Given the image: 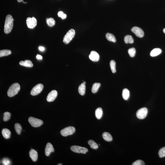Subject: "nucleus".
<instances>
[{"label":"nucleus","instance_id":"obj_1","mask_svg":"<svg viewBox=\"0 0 165 165\" xmlns=\"http://www.w3.org/2000/svg\"><path fill=\"white\" fill-rule=\"evenodd\" d=\"M13 20L14 19L11 15H8L6 17L4 27V32L5 33H9L11 31L13 27Z\"/></svg>","mask_w":165,"mask_h":165},{"label":"nucleus","instance_id":"obj_2","mask_svg":"<svg viewBox=\"0 0 165 165\" xmlns=\"http://www.w3.org/2000/svg\"><path fill=\"white\" fill-rule=\"evenodd\" d=\"M20 86L18 83H15L10 87L7 91V95L9 97H12L16 95L19 91Z\"/></svg>","mask_w":165,"mask_h":165},{"label":"nucleus","instance_id":"obj_3","mask_svg":"<svg viewBox=\"0 0 165 165\" xmlns=\"http://www.w3.org/2000/svg\"><path fill=\"white\" fill-rule=\"evenodd\" d=\"M75 33V31L73 29H71L68 31L64 37L63 42L65 44L69 43L74 37Z\"/></svg>","mask_w":165,"mask_h":165},{"label":"nucleus","instance_id":"obj_4","mask_svg":"<svg viewBox=\"0 0 165 165\" xmlns=\"http://www.w3.org/2000/svg\"><path fill=\"white\" fill-rule=\"evenodd\" d=\"M75 132V128L72 126H69L64 128L61 131L60 133L62 136L66 137L73 134Z\"/></svg>","mask_w":165,"mask_h":165},{"label":"nucleus","instance_id":"obj_5","mask_svg":"<svg viewBox=\"0 0 165 165\" xmlns=\"http://www.w3.org/2000/svg\"><path fill=\"white\" fill-rule=\"evenodd\" d=\"M28 121L32 126L34 127H40L43 123V122L41 120L33 117H29Z\"/></svg>","mask_w":165,"mask_h":165},{"label":"nucleus","instance_id":"obj_6","mask_svg":"<svg viewBox=\"0 0 165 165\" xmlns=\"http://www.w3.org/2000/svg\"><path fill=\"white\" fill-rule=\"evenodd\" d=\"M148 110L146 108H143L138 110L136 112V116L139 119H143L147 115Z\"/></svg>","mask_w":165,"mask_h":165},{"label":"nucleus","instance_id":"obj_7","mask_svg":"<svg viewBox=\"0 0 165 165\" xmlns=\"http://www.w3.org/2000/svg\"><path fill=\"white\" fill-rule=\"evenodd\" d=\"M44 85L43 84H38L33 88L31 91V94L33 96L37 95L42 91Z\"/></svg>","mask_w":165,"mask_h":165},{"label":"nucleus","instance_id":"obj_8","mask_svg":"<svg viewBox=\"0 0 165 165\" xmlns=\"http://www.w3.org/2000/svg\"><path fill=\"white\" fill-rule=\"evenodd\" d=\"M70 148L71 150L73 152L78 153L85 154L88 151V149L86 148L77 145L72 146Z\"/></svg>","mask_w":165,"mask_h":165},{"label":"nucleus","instance_id":"obj_9","mask_svg":"<svg viewBox=\"0 0 165 165\" xmlns=\"http://www.w3.org/2000/svg\"><path fill=\"white\" fill-rule=\"evenodd\" d=\"M36 19L34 17L32 18L29 17L26 20V24L28 28L30 29H33L37 25Z\"/></svg>","mask_w":165,"mask_h":165},{"label":"nucleus","instance_id":"obj_10","mask_svg":"<svg viewBox=\"0 0 165 165\" xmlns=\"http://www.w3.org/2000/svg\"><path fill=\"white\" fill-rule=\"evenodd\" d=\"M131 31L138 37L142 38L144 36V33L143 31L141 28L139 27L136 26L133 27L131 29Z\"/></svg>","mask_w":165,"mask_h":165},{"label":"nucleus","instance_id":"obj_11","mask_svg":"<svg viewBox=\"0 0 165 165\" xmlns=\"http://www.w3.org/2000/svg\"><path fill=\"white\" fill-rule=\"evenodd\" d=\"M57 92L56 90H53L49 93L46 98V100L48 102H51L56 99L57 96Z\"/></svg>","mask_w":165,"mask_h":165},{"label":"nucleus","instance_id":"obj_12","mask_svg":"<svg viewBox=\"0 0 165 165\" xmlns=\"http://www.w3.org/2000/svg\"><path fill=\"white\" fill-rule=\"evenodd\" d=\"M54 151L53 146L51 143H47L45 148V154L46 156H49L51 152Z\"/></svg>","mask_w":165,"mask_h":165},{"label":"nucleus","instance_id":"obj_13","mask_svg":"<svg viewBox=\"0 0 165 165\" xmlns=\"http://www.w3.org/2000/svg\"><path fill=\"white\" fill-rule=\"evenodd\" d=\"M90 59L93 62H96L98 61L99 59V56L98 53L95 51H92L90 52L89 55Z\"/></svg>","mask_w":165,"mask_h":165},{"label":"nucleus","instance_id":"obj_14","mask_svg":"<svg viewBox=\"0 0 165 165\" xmlns=\"http://www.w3.org/2000/svg\"><path fill=\"white\" fill-rule=\"evenodd\" d=\"M29 155L33 161L35 162L37 161L38 154L37 151L34 149H32L29 151Z\"/></svg>","mask_w":165,"mask_h":165},{"label":"nucleus","instance_id":"obj_15","mask_svg":"<svg viewBox=\"0 0 165 165\" xmlns=\"http://www.w3.org/2000/svg\"><path fill=\"white\" fill-rule=\"evenodd\" d=\"M19 64L21 66L26 67H32L33 66L32 62L29 60H25L24 61H21L19 62Z\"/></svg>","mask_w":165,"mask_h":165},{"label":"nucleus","instance_id":"obj_16","mask_svg":"<svg viewBox=\"0 0 165 165\" xmlns=\"http://www.w3.org/2000/svg\"><path fill=\"white\" fill-rule=\"evenodd\" d=\"M2 135L5 139H8L10 137L11 132L7 128H4L2 129Z\"/></svg>","mask_w":165,"mask_h":165},{"label":"nucleus","instance_id":"obj_17","mask_svg":"<svg viewBox=\"0 0 165 165\" xmlns=\"http://www.w3.org/2000/svg\"><path fill=\"white\" fill-rule=\"evenodd\" d=\"M102 137L105 141L107 142H111L112 140V136L107 132H104L102 134Z\"/></svg>","mask_w":165,"mask_h":165},{"label":"nucleus","instance_id":"obj_18","mask_svg":"<svg viewBox=\"0 0 165 165\" xmlns=\"http://www.w3.org/2000/svg\"><path fill=\"white\" fill-rule=\"evenodd\" d=\"M161 52L162 51L160 49H154L150 52V55L152 57H155L160 55L161 53Z\"/></svg>","mask_w":165,"mask_h":165},{"label":"nucleus","instance_id":"obj_19","mask_svg":"<svg viewBox=\"0 0 165 165\" xmlns=\"http://www.w3.org/2000/svg\"><path fill=\"white\" fill-rule=\"evenodd\" d=\"M102 110L101 108H98L95 110V116L98 119H100L101 118L102 116Z\"/></svg>","mask_w":165,"mask_h":165},{"label":"nucleus","instance_id":"obj_20","mask_svg":"<svg viewBox=\"0 0 165 165\" xmlns=\"http://www.w3.org/2000/svg\"><path fill=\"white\" fill-rule=\"evenodd\" d=\"M86 86L85 84L82 83L78 88V91L81 95H84L85 94Z\"/></svg>","mask_w":165,"mask_h":165},{"label":"nucleus","instance_id":"obj_21","mask_svg":"<svg viewBox=\"0 0 165 165\" xmlns=\"http://www.w3.org/2000/svg\"><path fill=\"white\" fill-rule=\"evenodd\" d=\"M122 95L124 100H127L128 99L130 96V92L128 89L125 88L123 89Z\"/></svg>","mask_w":165,"mask_h":165},{"label":"nucleus","instance_id":"obj_22","mask_svg":"<svg viewBox=\"0 0 165 165\" xmlns=\"http://www.w3.org/2000/svg\"><path fill=\"white\" fill-rule=\"evenodd\" d=\"M106 39L109 41L116 42V40L114 35L110 33H107L106 35Z\"/></svg>","mask_w":165,"mask_h":165},{"label":"nucleus","instance_id":"obj_23","mask_svg":"<svg viewBox=\"0 0 165 165\" xmlns=\"http://www.w3.org/2000/svg\"><path fill=\"white\" fill-rule=\"evenodd\" d=\"M124 41L126 44H132L134 42V39L130 35H127L125 36Z\"/></svg>","mask_w":165,"mask_h":165},{"label":"nucleus","instance_id":"obj_24","mask_svg":"<svg viewBox=\"0 0 165 165\" xmlns=\"http://www.w3.org/2000/svg\"><path fill=\"white\" fill-rule=\"evenodd\" d=\"M11 54V51L9 50H3L0 51V57L7 56Z\"/></svg>","mask_w":165,"mask_h":165},{"label":"nucleus","instance_id":"obj_25","mask_svg":"<svg viewBox=\"0 0 165 165\" xmlns=\"http://www.w3.org/2000/svg\"><path fill=\"white\" fill-rule=\"evenodd\" d=\"M100 84L99 83H95L93 84L91 89L92 92L93 93H96L98 90L100 86Z\"/></svg>","mask_w":165,"mask_h":165},{"label":"nucleus","instance_id":"obj_26","mask_svg":"<svg viewBox=\"0 0 165 165\" xmlns=\"http://www.w3.org/2000/svg\"><path fill=\"white\" fill-rule=\"evenodd\" d=\"M88 144L90 145V147L93 149H97L98 148L99 146L98 144L94 141L93 140H89L88 142Z\"/></svg>","mask_w":165,"mask_h":165},{"label":"nucleus","instance_id":"obj_27","mask_svg":"<svg viewBox=\"0 0 165 165\" xmlns=\"http://www.w3.org/2000/svg\"><path fill=\"white\" fill-rule=\"evenodd\" d=\"M46 22L47 25L51 27L54 26L55 24V21L52 18H48L46 19Z\"/></svg>","mask_w":165,"mask_h":165},{"label":"nucleus","instance_id":"obj_28","mask_svg":"<svg viewBox=\"0 0 165 165\" xmlns=\"http://www.w3.org/2000/svg\"><path fill=\"white\" fill-rule=\"evenodd\" d=\"M116 62L113 60H111L110 62V66L112 73H114L116 71Z\"/></svg>","mask_w":165,"mask_h":165},{"label":"nucleus","instance_id":"obj_29","mask_svg":"<svg viewBox=\"0 0 165 165\" xmlns=\"http://www.w3.org/2000/svg\"><path fill=\"white\" fill-rule=\"evenodd\" d=\"M15 129L16 132L18 134H20L22 130V127L19 123H16L14 125Z\"/></svg>","mask_w":165,"mask_h":165},{"label":"nucleus","instance_id":"obj_30","mask_svg":"<svg viewBox=\"0 0 165 165\" xmlns=\"http://www.w3.org/2000/svg\"><path fill=\"white\" fill-rule=\"evenodd\" d=\"M11 114L9 112H6L3 114V121H7L9 120L11 118Z\"/></svg>","mask_w":165,"mask_h":165},{"label":"nucleus","instance_id":"obj_31","mask_svg":"<svg viewBox=\"0 0 165 165\" xmlns=\"http://www.w3.org/2000/svg\"><path fill=\"white\" fill-rule=\"evenodd\" d=\"M128 54L131 57H133L135 56L136 54L135 49L134 48H130L128 51Z\"/></svg>","mask_w":165,"mask_h":165},{"label":"nucleus","instance_id":"obj_32","mask_svg":"<svg viewBox=\"0 0 165 165\" xmlns=\"http://www.w3.org/2000/svg\"><path fill=\"white\" fill-rule=\"evenodd\" d=\"M158 155L160 158H162L165 156V147L160 149L158 152Z\"/></svg>","mask_w":165,"mask_h":165},{"label":"nucleus","instance_id":"obj_33","mask_svg":"<svg viewBox=\"0 0 165 165\" xmlns=\"http://www.w3.org/2000/svg\"><path fill=\"white\" fill-rule=\"evenodd\" d=\"M2 164L4 165H11V161L9 159L7 158H4L2 160Z\"/></svg>","mask_w":165,"mask_h":165},{"label":"nucleus","instance_id":"obj_34","mask_svg":"<svg viewBox=\"0 0 165 165\" xmlns=\"http://www.w3.org/2000/svg\"><path fill=\"white\" fill-rule=\"evenodd\" d=\"M57 15L59 17H61L62 19H66L67 17V15L62 11H59L57 13Z\"/></svg>","mask_w":165,"mask_h":165},{"label":"nucleus","instance_id":"obj_35","mask_svg":"<svg viewBox=\"0 0 165 165\" xmlns=\"http://www.w3.org/2000/svg\"><path fill=\"white\" fill-rule=\"evenodd\" d=\"M132 165H144L145 163L144 161L141 160H138L134 161L132 164Z\"/></svg>","mask_w":165,"mask_h":165},{"label":"nucleus","instance_id":"obj_36","mask_svg":"<svg viewBox=\"0 0 165 165\" xmlns=\"http://www.w3.org/2000/svg\"><path fill=\"white\" fill-rule=\"evenodd\" d=\"M36 58L37 59H42V57L40 55H37L36 56Z\"/></svg>","mask_w":165,"mask_h":165},{"label":"nucleus","instance_id":"obj_37","mask_svg":"<svg viewBox=\"0 0 165 165\" xmlns=\"http://www.w3.org/2000/svg\"><path fill=\"white\" fill-rule=\"evenodd\" d=\"M39 50L41 51H44L45 50L43 46H40L39 47Z\"/></svg>","mask_w":165,"mask_h":165},{"label":"nucleus","instance_id":"obj_38","mask_svg":"<svg viewBox=\"0 0 165 165\" xmlns=\"http://www.w3.org/2000/svg\"><path fill=\"white\" fill-rule=\"evenodd\" d=\"M17 1H18V2H22V1H23V0H17Z\"/></svg>","mask_w":165,"mask_h":165},{"label":"nucleus","instance_id":"obj_39","mask_svg":"<svg viewBox=\"0 0 165 165\" xmlns=\"http://www.w3.org/2000/svg\"><path fill=\"white\" fill-rule=\"evenodd\" d=\"M163 32H164V33H165V29H164L163 30Z\"/></svg>","mask_w":165,"mask_h":165},{"label":"nucleus","instance_id":"obj_40","mask_svg":"<svg viewBox=\"0 0 165 165\" xmlns=\"http://www.w3.org/2000/svg\"><path fill=\"white\" fill-rule=\"evenodd\" d=\"M57 165H62V164H61V163H60V164H58Z\"/></svg>","mask_w":165,"mask_h":165},{"label":"nucleus","instance_id":"obj_41","mask_svg":"<svg viewBox=\"0 0 165 165\" xmlns=\"http://www.w3.org/2000/svg\"><path fill=\"white\" fill-rule=\"evenodd\" d=\"M83 83H84V84H86V82H85V81L84 82H83Z\"/></svg>","mask_w":165,"mask_h":165},{"label":"nucleus","instance_id":"obj_42","mask_svg":"<svg viewBox=\"0 0 165 165\" xmlns=\"http://www.w3.org/2000/svg\"><path fill=\"white\" fill-rule=\"evenodd\" d=\"M22 2H23V3H27V2H23V1H22Z\"/></svg>","mask_w":165,"mask_h":165}]
</instances>
